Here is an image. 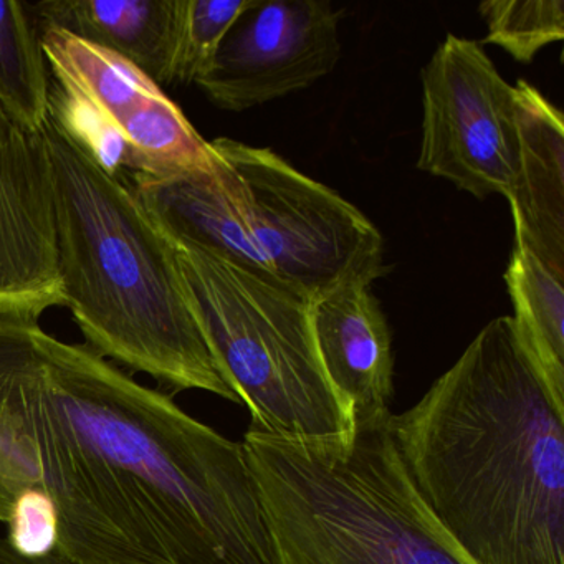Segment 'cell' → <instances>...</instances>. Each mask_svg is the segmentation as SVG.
I'll return each instance as SVG.
<instances>
[{
	"label": "cell",
	"instance_id": "6da1fadb",
	"mask_svg": "<svg viewBox=\"0 0 564 564\" xmlns=\"http://www.w3.org/2000/svg\"><path fill=\"white\" fill-rule=\"evenodd\" d=\"M25 491L75 564H276L242 442L37 318L0 315V523Z\"/></svg>",
	"mask_w": 564,
	"mask_h": 564
},
{
	"label": "cell",
	"instance_id": "7a4b0ae2",
	"mask_svg": "<svg viewBox=\"0 0 564 564\" xmlns=\"http://www.w3.org/2000/svg\"><path fill=\"white\" fill-rule=\"evenodd\" d=\"M389 429L422 503L471 564H564V402L511 316L487 323Z\"/></svg>",
	"mask_w": 564,
	"mask_h": 564
},
{
	"label": "cell",
	"instance_id": "3957f363",
	"mask_svg": "<svg viewBox=\"0 0 564 564\" xmlns=\"http://www.w3.org/2000/svg\"><path fill=\"white\" fill-rule=\"evenodd\" d=\"M41 137L65 308L85 346L174 391L197 389L240 404L217 368L170 234L127 177L98 166L51 115Z\"/></svg>",
	"mask_w": 564,
	"mask_h": 564
},
{
	"label": "cell",
	"instance_id": "277c9868",
	"mask_svg": "<svg viewBox=\"0 0 564 564\" xmlns=\"http://www.w3.org/2000/svg\"><path fill=\"white\" fill-rule=\"evenodd\" d=\"M391 411L345 437H243L276 564H471L409 480Z\"/></svg>",
	"mask_w": 564,
	"mask_h": 564
},
{
	"label": "cell",
	"instance_id": "5b68a950",
	"mask_svg": "<svg viewBox=\"0 0 564 564\" xmlns=\"http://www.w3.org/2000/svg\"><path fill=\"white\" fill-rule=\"evenodd\" d=\"M173 242L217 368L249 409L250 429L286 437L348 435L352 415L323 369L312 300L203 247Z\"/></svg>",
	"mask_w": 564,
	"mask_h": 564
},
{
	"label": "cell",
	"instance_id": "8992f818",
	"mask_svg": "<svg viewBox=\"0 0 564 564\" xmlns=\"http://www.w3.org/2000/svg\"><path fill=\"white\" fill-rule=\"evenodd\" d=\"M51 118L111 176L213 173L219 154L161 85L113 52L42 29Z\"/></svg>",
	"mask_w": 564,
	"mask_h": 564
},
{
	"label": "cell",
	"instance_id": "52a82bcc",
	"mask_svg": "<svg viewBox=\"0 0 564 564\" xmlns=\"http://www.w3.org/2000/svg\"><path fill=\"white\" fill-rule=\"evenodd\" d=\"M210 147L242 180L253 236L280 282L315 300L384 273V240L358 207L269 148L230 138Z\"/></svg>",
	"mask_w": 564,
	"mask_h": 564
},
{
	"label": "cell",
	"instance_id": "ba28073f",
	"mask_svg": "<svg viewBox=\"0 0 564 564\" xmlns=\"http://www.w3.org/2000/svg\"><path fill=\"white\" fill-rule=\"evenodd\" d=\"M417 167L477 199L513 191L518 173L514 88L478 42L448 34L422 70Z\"/></svg>",
	"mask_w": 564,
	"mask_h": 564
},
{
	"label": "cell",
	"instance_id": "9c48e42d",
	"mask_svg": "<svg viewBox=\"0 0 564 564\" xmlns=\"http://www.w3.org/2000/svg\"><path fill=\"white\" fill-rule=\"evenodd\" d=\"M339 18L323 0H252L196 85L236 113L305 90L341 57Z\"/></svg>",
	"mask_w": 564,
	"mask_h": 564
},
{
	"label": "cell",
	"instance_id": "30bf717a",
	"mask_svg": "<svg viewBox=\"0 0 564 564\" xmlns=\"http://www.w3.org/2000/svg\"><path fill=\"white\" fill-rule=\"evenodd\" d=\"M55 306L65 296L47 150L0 105V315L41 319Z\"/></svg>",
	"mask_w": 564,
	"mask_h": 564
},
{
	"label": "cell",
	"instance_id": "8fae6325",
	"mask_svg": "<svg viewBox=\"0 0 564 564\" xmlns=\"http://www.w3.org/2000/svg\"><path fill=\"white\" fill-rule=\"evenodd\" d=\"M127 181L173 239L186 240L275 279L253 236L246 186L223 158L213 173L164 177L134 174Z\"/></svg>",
	"mask_w": 564,
	"mask_h": 564
},
{
	"label": "cell",
	"instance_id": "7c38bea8",
	"mask_svg": "<svg viewBox=\"0 0 564 564\" xmlns=\"http://www.w3.org/2000/svg\"><path fill=\"white\" fill-rule=\"evenodd\" d=\"M312 328L323 369L352 421L389 412L391 332L369 286H343L312 300Z\"/></svg>",
	"mask_w": 564,
	"mask_h": 564
},
{
	"label": "cell",
	"instance_id": "4fadbf2b",
	"mask_svg": "<svg viewBox=\"0 0 564 564\" xmlns=\"http://www.w3.org/2000/svg\"><path fill=\"white\" fill-rule=\"evenodd\" d=\"M518 173L508 203L514 243L564 279V121L533 85H514Z\"/></svg>",
	"mask_w": 564,
	"mask_h": 564
},
{
	"label": "cell",
	"instance_id": "5bb4252c",
	"mask_svg": "<svg viewBox=\"0 0 564 564\" xmlns=\"http://www.w3.org/2000/svg\"><path fill=\"white\" fill-rule=\"evenodd\" d=\"M55 28L120 55L161 87L174 85L183 0H42L29 4Z\"/></svg>",
	"mask_w": 564,
	"mask_h": 564
},
{
	"label": "cell",
	"instance_id": "9a60e30c",
	"mask_svg": "<svg viewBox=\"0 0 564 564\" xmlns=\"http://www.w3.org/2000/svg\"><path fill=\"white\" fill-rule=\"evenodd\" d=\"M563 280L531 250L514 243L505 273L514 308L511 318L524 348L561 402H564Z\"/></svg>",
	"mask_w": 564,
	"mask_h": 564
},
{
	"label": "cell",
	"instance_id": "2e32d148",
	"mask_svg": "<svg viewBox=\"0 0 564 564\" xmlns=\"http://www.w3.org/2000/svg\"><path fill=\"white\" fill-rule=\"evenodd\" d=\"M0 105L31 133L51 113V75L42 29L29 2L0 0Z\"/></svg>",
	"mask_w": 564,
	"mask_h": 564
},
{
	"label": "cell",
	"instance_id": "e0dca14e",
	"mask_svg": "<svg viewBox=\"0 0 564 564\" xmlns=\"http://www.w3.org/2000/svg\"><path fill=\"white\" fill-rule=\"evenodd\" d=\"M478 11L487 22L485 44L503 48L521 64L564 39L563 0H490Z\"/></svg>",
	"mask_w": 564,
	"mask_h": 564
},
{
	"label": "cell",
	"instance_id": "ac0fdd59",
	"mask_svg": "<svg viewBox=\"0 0 564 564\" xmlns=\"http://www.w3.org/2000/svg\"><path fill=\"white\" fill-rule=\"evenodd\" d=\"M252 0H183L174 84H196Z\"/></svg>",
	"mask_w": 564,
	"mask_h": 564
},
{
	"label": "cell",
	"instance_id": "d6986e66",
	"mask_svg": "<svg viewBox=\"0 0 564 564\" xmlns=\"http://www.w3.org/2000/svg\"><path fill=\"white\" fill-rule=\"evenodd\" d=\"M0 564H75L58 554H48L42 557L22 556L12 550L6 538H0Z\"/></svg>",
	"mask_w": 564,
	"mask_h": 564
}]
</instances>
